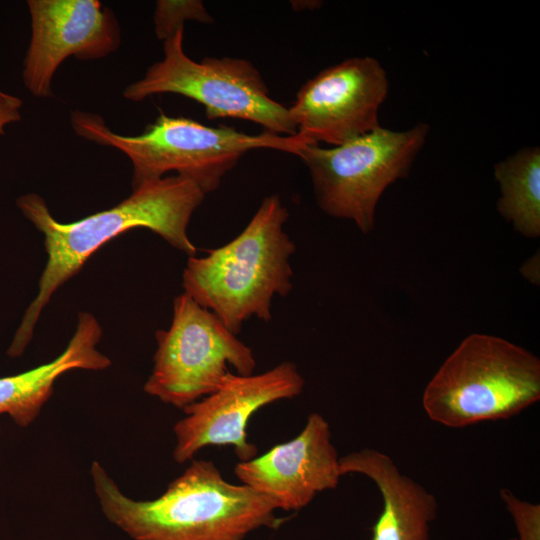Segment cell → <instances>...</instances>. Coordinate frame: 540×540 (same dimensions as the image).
Here are the masks:
<instances>
[{"label": "cell", "instance_id": "obj_1", "mask_svg": "<svg viewBox=\"0 0 540 540\" xmlns=\"http://www.w3.org/2000/svg\"><path fill=\"white\" fill-rule=\"evenodd\" d=\"M205 194L192 181L179 175L145 182L116 206L71 223H60L45 200L35 193L18 197L17 207L44 235L48 255L36 298L28 306L8 349L10 357L22 355L39 316L54 292L77 274L101 246L134 229L146 228L171 246L195 256L187 227Z\"/></svg>", "mask_w": 540, "mask_h": 540}, {"label": "cell", "instance_id": "obj_2", "mask_svg": "<svg viewBox=\"0 0 540 540\" xmlns=\"http://www.w3.org/2000/svg\"><path fill=\"white\" fill-rule=\"evenodd\" d=\"M90 473L102 513L132 540H245L282 523L267 499L226 481L211 461H192L153 500L125 495L97 461Z\"/></svg>", "mask_w": 540, "mask_h": 540}, {"label": "cell", "instance_id": "obj_3", "mask_svg": "<svg viewBox=\"0 0 540 540\" xmlns=\"http://www.w3.org/2000/svg\"><path fill=\"white\" fill-rule=\"evenodd\" d=\"M288 211L278 195L266 196L243 231L229 243L190 256L184 293L215 314L235 335L251 317L268 322L275 295L293 289L295 245L283 230Z\"/></svg>", "mask_w": 540, "mask_h": 540}, {"label": "cell", "instance_id": "obj_4", "mask_svg": "<svg viewBox=\"0 0 540 540\" xmlns=\"http://www.w3.org/2000/svg\"><path fill=\"white\" fill-rule=\"evenodd\" d=\"M75 133L92 142L122 151L132 162V189L174 171L195 183L206 195L248 151L276 149L297 156L306 143L297 135L264 131L251 135L233 127H209L186 117L160 115L137 136L110 130L101 116L80 110L71 114Z\"/></svg>", "mask_w": 540, "mask_h": 540}, {"label": "cell", "instance_id": "obj_5", "mask_svg": "<svg viewBox=\"0 0 540 540\" xmlns=\"http://www.w3.org/2000/svg\"><path fill=\"white\" fill-rule=\"evenodd\" d=\"M539 399V358L501 337L474 333L428 382L422 406L432 421L463 428L509 419Z\"/></svg>", "mask_w": 540, "mask_h": 540}, {"label": "cell", "instance_id": "obj_6", "mask_svg": "<svg viewBox=\"0 0 540 540\" xmlns=\"http://www.w3.org/2000/svg\"><path fill=\"white\" fill-rule=\"evenodd\" d=\"M428 133L425 123L405 131L379 127L332 148L306 144L297 156L309 170L321 210L354 221L367 234L383 192L407 177Z\"/></svg>", "mask_w": 540, "mask_h": 540}, {"label": "cell", "instance_id": "obj_7", "mask_svg": "<svg viewBox=\"0 0 540 540\" xmlns=\"http://www.w3.org/2000/svg\"><path fill=\"white\" fill-rule=\"evenodd\" d=\"M183 35L184 28H180L164 40L163 59L124 89L126 99L138 102L154 94H180L202 104L208 119H242L272 134L296 135L288 107L269 96L265 81L250 61L206 57L196 62L183 50Z\"/></svg>", "mask_w": 540, "mask_h": 540}, {"label": "cell", "instance_id": "obj_8", "mask_svg": "<svg viewBox=\"0 0 540 540\" xmlns=\"http://www.w3.org/2000/svg\"><path fill=\"white\" fill-rule=\"evenodd\" d=\"M155 338L144 391L180 409L214 392L228 365L239 375H251L256 367L252 349L186 293L174 299L171 325L156 331Z\"/></svg>", "mask_w": 540, "mask_h": 540}, {"label": "cell", "instance_id": "obj_9", "mask_svg": "<svg viewBox=\"0 0 540 540\" xmlns=\"http://www.w3.org/2000/svg\"><path fill=\"white\" fill-rule=\"evenodd\" d=\"M304 384L291 362L255 375L228 372L214 392L182 409L185 416L173 428L174 460L185 463L211 445H232L240 462L256 457L257 448L247 436L250 418L268 404L299 395Z\"/></svg>", "mask_w": 540, "mask_h": 540}, {"label": "cell", "instance_id": "obj_10", "mask_svg": "<svg viewBox=\"0 0 540 540\" xmlns=\"http://www.w3.org/2000/svg\"><path fill=\"white\" fill-rule=\"evenodd\" d=\"M387 93V74L378 60L349 58L306 81L288 110L306 144L339 146L381 127L378 111Z\"/></svg>", "mask_w": 540, "mask_h": 540}, {"label": "cell", "instance_id": "obj_11", "mask_svg": "<svg viewBox=\"0 0 540 540\" xmlns=\"http://www.w3.org/2000/svg\"><path fill=\"white\" fill-rule=\"evenodd\" d=\"M27 6L31 38L22 78L36 97L52 95L54 73L67 57L96 60L120 46L116 16L97 0H29Z\"/></svg>", "mask_w": 540, "mask_h": 540}, {"label": "cell", "instance_id": "obj_12", "mask_svg": "<svg viewBox=\"0 0 540 540\" xmlns=\"http://www.w3.org/2000/svg\"><path fill=\"white\" fill-rule=\"evenodd\" d=\"M339 459L329 423L312 413L298 436L238 463L234 472L276 510L299 511L318 493L337 487L342 476Z\"/></svg>", "mask_w": 540, "mask_h": 540}, {"label": "cell", "instance_id": "obj_13", "mask_svg": "<svg viewBox=\"0 0 540 540\" xmlns=\"http://www.w3.org/2000/svg\"><path fill=\"white\" fill-rule=\"evenodd\" d=\"M341 475L358 473L370 478L383 500L370 540H430L437 515L435 496L403 474L385 453L365 448L339 459Z\"/></svg>", "mask_w": 540, "mask_h": 540}, {"label": "cell", "instance_id": "obj_14", "mask_svg": "<svg viewBox=\"0 0 540 540\" xmlns=\"http://www.w3.org/2000/svg\"><path fill=\"white\" fill-rule=\"evenodd\" d=\"M101 337L102 328L94 315L79 313L75 333L58 357L23 373L0 378V416L7 414L18 426L28 427L52 396L60 376L74 369H107L111 360L97 349Z\"/></svg>", "mask_w": 540, "mask_h": 540}, {"label": "cell", "instance_id": "obj_15", "mask_svg": "<svg viewBox=\"0 0 540 540\" xmlns=\"http://www.w3.org/2000/svg\"><path fill=\"white\" fill-rule=\"evenodd\" d=\"M499 213L528 238L540 235V149L526 147L494 165Z\"/></svg>", "mask_w": 540, "mask_h": 540}, {"label": "cell", "instance_id": "obj_16", "mask_svg": "<svg viewBox=\"0 0 540 540\" xmlns=\"http://www.w3.org/2000/svg\"><path fill=\"white\" fill-rule=\"evenodd\" d=\"M186 20L212 23L213 18L199 0H159L154 12L155 33L160 40H166L177 30L184 28Z\"/></svg>", "mask_w": 540, "mask_h": 540}, {"label": "cell", "instance_id": "obj_17", "mask_svg": "<svg viewBox=\"0 0 540 540\" xmlns=\"http://www.w3.org/2000/svg\"><path fill=\"white\" fill-rule=\"evenodd\" d=\"M500 497L517 531V537L510 540H540V504L519 499L507 488L500 490Z\"/></svg>", "mask_w": 540, "mask_h": 540}, {"label": "cell", "instance_id": "obj_18", "mask_svg": "<svg viewBox=\"0 0 540 540\" xmlns=\"http://www.w3.org/2000/svg\"><path fill=\"white\" fill-rule=\"evenodd\" d=\"M21 107L20 98L0 92V135L5 134L8 125L21 119Z\"/></svg>", "mask_w": 540, "mask_h": 540}, {"label": "cell", "instance_id": "obj_19", "mask_svg": "<svg viewBox=\"0 0 540 540\" xmlns=\"http://www.w3.org/2000/svg\"><path fill=\"white\" fill-rule=\"evenodd\" d=\"M522 275L534 284L539 283V254L527 260L521 268Z\"/></svg>", "mask_w": 540, "mask_h": 540}, {"label": "cell", "instance_id": "obj_20", "mask_svg": "<svg viewBox=\"0 0 540 540\" xmlns=\"http://www.w3.org/2000/svg\"><path fill=\"white\" fill-rule=\"evenodd\" d=\"M1 92V91H0Z\"/></svg>", "mask_w": 540, "mask_h": 540}]
</instances>
